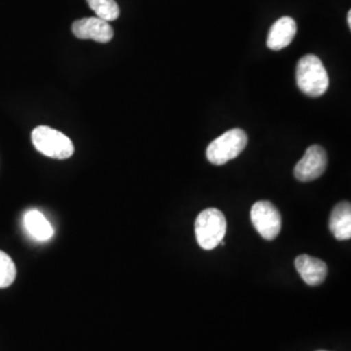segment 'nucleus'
Here are the masks:
<instances>
[{"instance_id": "nucleus-5", "label": "nucleus", "mask_w": 351, "mask_h": 351, "mask_svg": "<svg viewBox=\"0 0 351 351\" xmlns=\"http://www.w3.org/2000/svg\"><path fill=\"white\" fill-rule=\"evenodd\" d=\"M251 223L267 241L276 239L281 232L282 219L276 207L268 201L256 202L251 207Z\"/></svg>"}, {"instance_id": "nucleus-11", "label": "nucleus", "mask_w": 351, "mask_h": 351, "mask_svg": "<svg viewBox=\"0 0 351 351\" xmlns=\"http://www.w3.org/2000/svg\"><path fill=\"white\" fill-rule=\"evenodd\" d=\"M24 223L29 234L37 241H49L53 236V228L50 221L37 210L26 213Z\"/></svg>"}, {"instance_id": "nucleus-2", "label": "nucleus", "mask_w": 351, "mask_h": 351, "mask_svg": "<svg viewBox=\"0 0 351 351\" xmlns=\"http://www.w3.org/2000/svg\"><path fill=\"white\" fill-rule=\"evenodd\" d=\"M226 220L224 213L217 208L202 211L195 220L197 242L204 250H213L224 239Z\"/></svg>"}, {"instance_id": "nucleus-9", "label": "nucleus", "mask_w": 351, "mask_h": 351, "mask_svg": "<svg viewBox=\"0 0 351 351\" xmlns=\"http://www.w3.org/2000/svg\"><path fill=\"white\" fill-rule=\"evenodd\" d=\"M295 34H297L295 21L291 17L284 16L271 26L268 38H267V46L271 50H282L293 42Z\"/></svg>"}, {"instance_id": "nucleus-4", "label": "nucleus", "mask_w": 351, "mask_h": 351, "mask_svg": "<svg viewBox=\"0 0 351 351\" xmlns=\"http://www.w3.org/2000/svg\"><path fill=\"white\" fill-rule=\"evenodd\" d=\"M247 134L242 129H230L215 139L207 147V159L215 165H223L236 159L247 146Z\"/></svg>"}, {"instance_id": "nucleus-6", "label": "nucleus", "mask_w": 351, "mask_h": 351, "mask_svg": "<svg viewBox=\"0 0 351 351\" xmlns=\"http://www.w3.org/2000/svg\"><path fill=\"white\" fill-rule=\"evenodd\" d=\"M326 152L322 146L314 145L304 152L294 168V176L301 182H310L326 172Z\"/></svg>"}, {"instance_id": "nucleus-12", "label": "nucleus", "mask_w": 351, "mask_h": 351, "mask_svg": "<svg viewBox=\"0 0 351 351\" xmlns=\"http://www.w3.org/2000/svg\"><path fill=\"white\" fill-rule=\"evenodd\" d=\"M88 4L97 17L107 23L117 20L120 16V8L114 0H88Z\"/></svg>"}, {"instance_id": "nucleus-14", "label": "nucleus", "mask_w": 351, "mask_h": 351, "mask_svg": "<svg viewBox=\"0 0 351 351\" xmlns=\"http://www.w3.org/2000/svg\"><path fill=\"white\" fill-rule=\"evenodd\" d=\"M348 25H349V29H351V11L348 12Z\"/></svg>"}, {"instance_id": "nucleus-15", "label": "nucleus", "mask_w": 351, "mask_h": 351, "mask_svg": "<svg viewBox=\"0 0 351 351\" xmlns=\"http://www.w3.org/2000/svg\"><path fill=\"white\" fill-rule=\"evenodd\" d=\"M317 351H326V350H317Z\"/></svg>"}, {"instance_id": "nucleus-7", "label": "nucleus", "mask_w": 351, "mask_h": 351, "mask_svg": "<svg viewBox=\"0 0 351 351\" xmlns=\"http://www.w3.org/2000/svg\"><path fill=\"white\" fill-rule=\"evenodd\" d=\"M72 33L78 39H91L99 43H108L113 38L112 26L99 17L77 20L72 25Z\"/></svg>"}, {"instance_id": "nucleus-3", "label": "nucleus", "mask_w": 351, "mask_h": 351, "mask_svg": "<svg viewBox=\"0 0 351 351\" xmlns=\"http://www.w3.org/2000/svg\"><path fill=\"white\" fill-rule=\"evenodd\" d=\"M32 141L40 154L52 159L64 160L75 152L73 142L69 137L50 126H37L32 133Z\"/></svg>"}, {"instance_id": "nucleus-8", "label": "nucleus", "mask_w": 351, "mask_h": 351, "mask_svg": "<svg viewBox=\"0 0 351 351\" xmlns=\"http://www.w3.org/2000/svg\"><path fill=\"white\" fill-rule=\"evenodd\" d=\"M295 268L302 280L310 287H317L323 284L328 275V267L323 261L306 254L300 255L295 259Z\"/></svg>"}, {"instance_id": "nucleus-1", "label": "nucleus", "mask_w": 351, "mask_h": 351, "mask_svg": "<svg viewBox=\"0 0 351 351\" xmlns=\"http://www.w3.org/2000/svg\"><path fill=\"white\" fill-rule=\"evenodd\" d=\"M297 85L310 98H319L326 94L329 86L328 72L323 62L315 55H306L297 64Z\"/></svg>"}, {"instance_id": "nucleus-10", "label": "nucleus", "mask_w": 351, "mask_h": 351, "mask_svg": "<svg viewBox=\"0 0 351 351\" xmlns=\"http://www.w3.org/2000/svg\"><path fill=\"white\" fill-rule=\"evenodd\" d=\"M329 229L335 239L346 241L351 239L350 202H339L329 217Z\"/></svg>"}, {"instance_id": "nucleus-13", "label": "nucleus", "mask_w": 351, "mask_h": 351, "mask_svg": "<svg viewBox=\"0 0 351 351\" xmlns=\"http://www.w3.org/2000/svg\"><path fill=\"white\" fill-rule=\"evenodd\" d=\"M16 278V265L10 255L0 251V288L12 285Z\"/></svg>"}]
</instances>
